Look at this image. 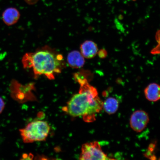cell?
<instances>
[{
	"instance_id": "5",
	"label": "cell",
	"mask_w": 160,
	"mask_h": 160,
	"mask_svg": "<svg viewBox=\"0 0 160 160\" xmlns=\"http://www.w3.org/2000/svg\"><path fill=\"white\" fill-rule=\"evenodd\" d=\"M149 121L148 115L143 110H137L132 114L130 119V125L134 131L141 132L147 127Z\"/></svg>"
},
{
	"instance_id": "13",
	"label": "cell",
	"mask_w": 160,
	"mask_h": 160,
	"mask_svg": "<svg viewBox=\"0 0 160 160\" xmlns=\"http://www.w3.org/2000/svg\"><path fill=\"white\" fill-rule=\"evenodd\" d=\"M105 51H101L99 52V57L101 58H104L105 57L106 53H105Z\"/></svg>"
},
{
	"instance_id": "3",
	"label": "cell",
	"mask_w": 160,
	"mask_h": 160,
	"mask_svg": "<svg viewBox=\"0 0 160 160\" xmlns=\"http://www.w3.org/2000/svg\"><path fill=\"white\" fill-rule=\"evenodd\" d=\"M50 131L49 124L42 121L32 122L19 130L22 138L25 143L45 141Z\"/></svg>"
},
{
	"instance_id": "7",
	"label": "cell",
	"mask_w": 160,
	"mask_h": 160,
	"mask_svg": "<svg viewBox=\"0 0 160 160\" xmlns=\"http://www.w3.org/2000/svg\"><path fill=\"white\" fill-rule=\"evenodd\" d=\"M84 57L80 52L73 51L70 52L67 57V62L72 68L74 69L81 68L85 63Z\"/></svg>"
},
{
	"instance_id": "6",
	"label": "cell",
	"mask_w": 160,
	"mask_h": 160,
	"mask_svg": "<svg viewBox=\"0 0 160 160\" xmlns=\"http://www.w3.org/2000/svg\"><path fill=\"white\" fill-rule=\"evenodd\" d=\"M81 53L86 58L91 59L94 57L98 53V48L97 44L91 41L84 42L80 47Z\"/></svg>"
},
{
	"instance_id": "12",
	"label": "cell",
	"mask_w": 160,
	"mask_h": 160,
	"mask_svg": "<svg viewBox=\"0 0 160 160\" xmlns=\"http://www.w3.org/2000/svg\"><path fill=\"white\" fill-rule=\"evenodd\" d=\"M5 107V103L4 101L2 98L0 97V114H1L3 111Z\"/></svg>"
},
{
	"instance_id": "1",
	"label": "cell",
	"mask_w": 160,
	"mask_h": 160,
	"mask_svg": "<svg viewBox=\"0 0 160 160\" xmlns=\"http://www.w3.org/2000/svg\"><path fill=\"white\" fill-rule=\"evenodd\" d=\"M85 71L74 74V78L79 83V93L68 102L63 111L73 117H82L86 122L94 121L96 114L103 109V102L99 97L97 89L89 83L85 77Z\"/></svg>"
},
{
	"instance_id": "2",
	"label": "cell",
	"mask_w": 160,
	"mask_h": 160,
	"mask_svg": "<svg viewBox=\"0 0 160 160\" xmlns=\"http://www.w3.org/2000/svg\"><path fill=\"white\" fill-rule=\"evenodd\" d=\"M22 63L25 69L32 68L35 77L45 76L49 80L55 79L56 74L65 67L62 55L48 47L24 55Z\"/></svg>"
},
{
	"instance_id": "11",
	"label": "cell",
	"mask_w": 160,
	"mask_h": 160,
	"mask_svg": "<svg viewBox=\"0 0 160 160\" xmlns=\"http://www.w3.org/2000/svg\"><path fill=\"white\" fill-rule=\"evenodd\" d=\"M157 38L158 43V45L157 46V50H156L155 52L157 51L158 53H160V30L158 31L157 35Z\"/></svg>"
},
{
	"instance_id": "10",
	"label": "cell",
	"mask_w": 160,
	"mask_h": 160,
	"mask_svg": "<svg viewBox=\"0 0 160 160\" xmlns=\"http://www.w3.org/2000/svg\"><path fill=\"white\" fill-rule=\"evenodd\" d=\"M119 106V101L115 98L109 97L103 102V108L109 115L115 113L118 109Z\"/></svg>"
},
{
	"instance_id": "4",
	"label": "cell",
	"mask_w": 160,
	"mask_h": 160,
	"mask_svg": "<svg viewBox=\"0 0 160 160\" xmlns=\"http://www.w3.org/2000/svg\"><path fill=\"white\" fill-rule=\"evenodd\" d=\"M79 159L101 160L112 159L108 157L102 150L98 142L87 143L82 146Z\"/></svg>"
},
{
	"instance_id": "8",
	"label": "cell",
	"mask_w": 160,
	"mask_h": 160,
	"mask_svg": "<svg viewBox=\"0 0 160 160\" xmlns=\"http://www.w3.org/2000/svg\"><path fill=\"white\" fill-rule=\"evenodd\" d=\"M20 17L19 11L14 8L6 9L2 14L3 21L5 24L8 26L13 25L17 23Z\"/></svg>"
},
{
	"instance_id": "9",
	"label": "cell",
	"mask_w": 160,
	"mask_h": 160,
	"mask_svg": "<svg viewBox=\"0 0 160 160\" xmlns=\"http://www.w3.org/2000/svg\"><path fill=\"white\" fill-rule=\"evenodd\" d=\"M146 98L151 102H157L160 99V86L158 84L150 83L144 91Z\"/></svg>"
}]
</instances>
